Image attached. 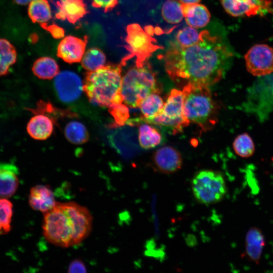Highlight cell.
<instances>
[{
  "label": "cell",
  "mask_w": 273,
  "mask_h": 273,
  "mask_svg": "<svg viewBox=\"0 0 273 273\" xmlns=\"http://www.w3.org/2000/svg\"><path fill=\"white\" fill-rule=\"evenodd\" d=\"M191 186L195 199L203 205L220 202L227 192L223 175L221 172L212 170L197 172L192 178Z\"/></svg>",
  "instance_id": "obj_7"
},
{
  "label": "cell",
  "mask_w": 273,
  "mask_h": 273,
  "mask_svg": "<svg viewBox=\"0 0 273 273\" xmlns=\"http://www.w3.org/2000/svg\"><path fill=\"white\" fill-rule=\"evenodd\" d=\"M55 88L60 100L71 103L77 100L83 90V83L80 77L70 71L59 72L55 77Z\"/></svg>",
  "instance_id": "obj_10"
},
{
  "label": "cell",
  "mask_w": 273,
  "mask_h": 273,
  "mask_svg": "<svg viewBox=\"0 0 273 273\" xmlns=\"http://www.w3.org/2000/svg\"><path fill=\"white\" fill-rule=\"evenodd\" d=\"M18 170L10 163H0V199H7L17 191Z\"/></svg>",
  "instance_id": "obj_16"
},
{
  "label": "cell",
  "mask_w": 273,
  "mask_h": 273,
  "mask_svg": "<svg viewBox=\"0 0 273 273\" xmlns=\"http://www.w3.org/2000/svg\"><path fill=\"white\" fill-rule=\"evenodd\" d=\"M28 15L31 20L43 28L52 18L51 9L48 0H33L28 4Z\"/></svg>",
  "instance_id": "obj_20"
},
{
  "label": "cell",
  "mask_w": 273,
  "mask_h": 273,
  "mask_svg": "<svg viewBox=\"0 0 273 273\" xmlns=\"http://www.w3.org/2000/svg\"><path fill=\"white\" fill-rule=\"evenodd\" d=\"M225 11L233 17L254 16L271 13L269 0H220Z\"/></svg>",
  "instance_id": "obj_11"
},
{
  "label": "cell",
  "mask_w": 273,
  "mask_h": 273,
  "mask_svg": "<svg viewBox=\"0 0 273 273\" xmlns=\"http://www.w3.org/2000/svg\"><path fill=\"white\" fill-rule=\"evenodd\" d=\"M86 268L83 261L79 259L71 262L68 267V272H85Z\"/></svg>",
  "instance_id": "obj_32"
},
{
  "label": "cell",
  "mask_w": 273,
  "mask_h": 273,
  "mask_svg": "<svg viewBox=\"0 0 273 273\" xmlns=\"http://www.w3.org/2000/svg\"><path fill=\"white\" fill-rule=\"evenodd\" d=\"M184 113L189 122L198 125L203 130L216 123L217 106L208 86L188 84L183 87Z\"/></svg>",
  "instance_id": "obj_4"
},
{
  "label": "cell",
  "mask_w": 273,
  "mask_h": 273,
  "mask_svg": "<svg viewBox=\"0 0 273 273\" xmlns=\"http://www.w3.org/2000/svg\"><path fill=\"white\" fill-rule=\"evenodd\" d=\"M160 91L155 74L148 61L135 64L122 77L121 94L123 103L129 107H139L149 95Z\"/></svg>",
  "instance_id": "obj_5"
},
{
  "label": "cell",
  "mask_w": 273,
  "mask_h": 273,
  "mask_svg": "<svg viewBox=\"0 0 273 273\" xmlns=\"http://www.w3.org/2000/svg\"><path fill=\"white\" fill-rule=\"evenodd\" d=\"M265 244V238L261 230L256 227L250 228L245 237V252L249 258L258 264Z\"/></svg>",
  "instance_id": "obj_18"
},
{
  "label": "cell",
  "mask_w": 273,
  "mask_h": 273,
  "mask_svg": "<svg viewBox=\"0 0 273 273\" xmlns=\"http://www.w3.org/2000/svg\"><path fill=\"white\" fill-rule=\"evenodd\" d=\"M184 102L183 91L173 89L164 102L161 112L146 122L164 127L173 134L181 131L190 123L184 113Z\"/></svg>",
  "instance_id": "obj_8"
},
{
  "label": "cell",
  "mask_w": 273,
  "mask_h": 273,
  "mask_svg": "<svg viewBox=\"0 0 273 273\" xmlns=\"http://www.w3.org/2000/svg\"><path fill=\"white\" fill-rule=\"evenodd\" d=\"M57 19L67 20L75 23L87 13L86 6L83 0H60L57 2Z\"/></svg>",
  "instance_id": "obj_17"
},
{
  "label": "cell",
  "mask_w": 273,
  "mask_h": 273,
  "mask_svg": "<svg viewBox=\"0 0 273 273\" xmlns=\"http://www.w3.org/2000/svg\"><path fill=\"white\" fill-rule=\"evenodd\" d=\"M86 43V36L82 39L72 35L67 36L58 45L57 56L70 64L79 62L85 52Z\"/></svg>",
  "instance_id": "obj_13"
},
{
  "label": "cell",
  "mask_w": 273,
  "mask_h": 273,
  "mask_svg": "<svg viewBox=\"0 0 273 273\" xmlns=\"http://www.w3.org/2000/svg\"><path fill=\"white\" fill-rule=\"evenodd\" d=\"M17 54L15 47L7 39L0 38V76H6L16 62Z\"/></svg>",
  "instance_id": "obj_23"
},
{
  "label": "cell",
  "mask_w": 273,
  "mask_h": 273,
  "mask_svg": "<svg viewBox=\"0 0 273 273\" xmlns=\"http://www.w3.org/2000/svg\"><path fill=\"white\" fill-rule=\"evenodd\" d=\"M57 203L54 194L48 186L39 185L31 189L29 204L32 209L44 213L52 209Z\"/></svg>",
  "instance_id": "obj_14"
},
{
  "label": "cell",
  "mask_w": 273,
  "mask_h": 273,
  "mask_svg": "<svg viewBox=\"0 0 273 273\" xmlns=\"http://www.w3.org/2000/svg\"><path fill=\"white\" fill-rule=\"evenodd\" d=\"M92 6L100 8L106 13L111 11L118 3V0H91Z\"/></svg>",
  "instance_id": "obj_31"
},
{
  "label": "cell",
  "mask_w": 273,
  "mask_h": 273,
  "mask_svg": "<svg viewBox=\"0 0 273 273\" xmlns=\"http://www.w3.org/2000/svg\"><path fill=\"white\" fill-rule=\"evenodd\" d=\"M145 122L139 126L138 139L141 147L145 149H149L161 143L162 135L157 129L150 123Z\"/></svg>",
  "instance_id": "obj_24"
},
{
  "label": "cell",
  "mask_w": 273,
  "mask_h": 273,
  "mask_svg": "<svg viewBox=\"0 0 273 273\" xmlns=\"http://www.w3.org/2000/svg\"><path fill=\"white\" fill-rule=\"evenodd\" d=\"M106 61V56L101 50L92 48L84 52L80 62L84 69L94 71L104 66Z\"/></svg>",
  "instance_id": "obj_25"
},
{
  "label": "cell",
  "mask_w": 273,
  "mask_h": 273,
  "mask_svg": "<svg viewBox=\"0 0 273 273\" xmlns=\"http://www.w3.org/2000/svg\"><path fill=\"white\" fill-rule=\"evenodd\" d=\"M68 141L74 144H82L88 140L89 134L85 125L78 121L68 123L64 130Z\"/></svg>",
  "instance_id": "obj_26"
},
{
  "label": "cell",
  "mask_w": 273,
  "mask_h": 273,
  "mask_svg": "<svg viewBox=\"0 0 273 273\" xmlns=\"http://www.w3.org/2000/svg\"><path fill=\"white\" fill-rule=\"evenodd\" d=\"M233 147L235 153L244 158L251 157L255 151L253 140L246 132L240 134L235 138L233 143Z\"/></svg>",
  "instance_id": "obj_27"
},
{
  "label": "cell",
  "mask_w": 273,
  "mask_h": 273,
  "mask_svg": "<svg viewBox=\"0 0 273 273\" xmlns=\"http://www.w3.org/2000/svg\"><path fill=\"white\" fill-rule=\"evenodd\" d=\"M181 6V4L178 0H166L161 9L163 19L172 24L180 23L184 17Z\"/></svg>",
  "instance_id": "obj_28"
},
{
  "label": "cell",
  "mask_w": 273,
  "mask_h": 273,
  "mask_svg": "<svg viewBox=\"0 0 273 273\" xmlns=\"http://www.w3.org/2000/svg\"><path fill=\"white\" fill-rule=\"evenodd\" d=\"M182 4H198L201 0H178Z\"/></svg>",
  "instance_id": "obj_35"
},
{
  "label": "cell",
  "mask_w": 273,
  "mask_h": 273,
  "mask_svg": "<svg viewBox=\"0 0 273 273\" xmlns=\"http://www.w3.org/2000/svg\"><path fill=\"white\" fill-rule=\"evenodd\" d=\"M92 216L85 207L75 202H58L43 213V235L52 244L69 247L80 243L89 235Z\"/></svg>",
  "instance_id": "obj_2"
},
{
  "label": "cell",
  "mask_w": 273,
  "mask_h": 273,
  "mask_svg": "<svg viewBox=\"0 0 273 273\" xmlns=\"http://www.w3.org/2000/svg\"><path fill=\"white\" fill-rule=\"evenodd\" d=\"M126 31L125 48L129 54L121 61L123 65L134 57L136 58L135 64H143L156 50L163 49L156 44V40L152 36L154 29L152 26H147L144 30L139 24L132 23L127 26Z\"/></svg>",
  "instance_id": "obj_6"
},
{
  "label": "cell",
  "mask_w": 273,
  "mask_h": 273,
  "mask_svg": "<svg viewBox=\"0 0 273 273\" xmlns=\"http://www.w3.org/2000/svg\"><path fill=\"white\" fill-rule=\"evenodd\" d=\"M153 160L156 169L164 174L177 171L183 164V159L179 152L170 146L158 149L153 155Z\"/></svg>",
  "instance_id": "obj_12"
},
{
  "label": "cell",
  "mask_w": 273,
  "mask_h": 273,
  "mask_svg": "<svg viewBox=\"0 0 273 273\" xmlns=\"http://www.w3.org/2000/svg\"><path fill=\"white\" fill-rule=\"evenodd\" d=\"M33 74L42 79H51L59 72V67L52 58L42 57L37 59L32 67Z\"/></svg>",
  "instance_id": "obj_22"
},
{
  "label": "cell",
  "mask_w": 273,
  "mask_h": 273,
  "mask_svg": "<svg viewBox=\"0 0 273 273\" xmlns=\"http://www.w3.org/2000/svg\"><path fill=\"white\" fill-rule=\"evenodd\" d=\"M248 72L255 76L273 73V48L266 44L252 46L244 56Z\"/></svg>",
  "instance_id": "obj_9"
},
{
  "label": "cell",
  "mask_w": 273,
  "mask_h": 273,
  "mask_svg": "<svg viewBox=\"0 0 273 273\" xmlns=\"http://www.w3.org/2000/svg\"><path fill=\"white\" fill-rule=\"evenodd\" d=\"M183 16L188 26L202 28L209 22L211 15L206 6L198 4H184L181 6Z\"/></svg>",
  "instance_id": "obj_15"
},
{
  "label": "cell",
  "mask_w": 273,
  "mask_h": 273,
  "mask_svg": "<svg viewBox=\"0 0 273 273\" xmlns=\"http://www.w3.org/2000/svg\"><path fill=\"white\" fill-rule=\"evenodd\" d=\"M33 0H13L15 3L20 5H26Z\"/></svg>",
  "instance_id": "obj_34"
},
{
  "label": "cell",
  "mask_w": 273,
  "mask_h": 273,
  "mask_svg": "<svg viewBox=\"0 0 273 273\" xmlns=\"http://www.w3.org/2000/svg\"><path fill=\"white\" fill-rule=\"evenodd\" d=\"M44 29L49 31L55 38H61L64 36L63 29L55 24L50 26L47 25Z\"/></svg>",
  "instance_id": "obj_33"
},
{
  "label": "cell",
  "mask_w": 273,
  "mask_h": 273,
  "mask_svg": "<svg viewBox=\"0 0 273 273\" xmlns=\"http://www.w3.org/2000/svg\"><path fill=\"white\" fill-rule=\"evenodd\" d=\"M159 94L151 93L141 102L139 108L143 116L144 121L152 119L162 111L164 102Z\"/></svg>",
  "instance_id": "obj_21"
},
{
  "label": "cell",
  "mask_w": 273,
  "mask_h": 273,
  "mask_svg": "<svg viewBox=\"0 0 273 273\" xmlns=\"http://www.w3.org/2000/svg\"><path fill=\"white\" fill-rule=\"evenodd\" d=\"M12 214V203L7 199H0V234L10 231Z\"/></svg>",
  "instance_id": "obj_29"
},
{
  "label": "cell",
  "mask_w": 273,
  "mask_h": 273,
  "mask_svg": "<svg viewBox=\"0 0 273 273\" xmlns=\"http://www.w3.org/2000/svg\"><path fill=\"white\" fill-rule=\"evenodd\" d=\"M35 114L27 123V131L35 140H46L53 132V121L49 117L42 113Z\"/></svg>",
  "instance_id": "obj_19"
},
{
  "label": "cell",
  "mask_w": 273,
  "mask_h": 273,
  "mask_svg": "<svg viewBox=\"0 0 273 273\" xmlns=\"http://www.w3.org/2000/svg\"><path fill=\"white\" fill-rule=\"evenodd\" d=\"M121 62L105 65L100 68L88 71L83 83V90L92 103L103 107L115 108L121 105L122 77Z\"/></svg>",
  "instance_id": "obj_3"
},
{
  "label": "cell",
  "mask_w": 273,
  "mask_h": 273,
  "mask_svg": "<svg viewBox=\"0 0 273 273\" xmlns=\"http://www.w3.org/2000/svg\"><path fill=\"white\" fill-rule=\"evenodd\" d=\"M232 57L219 38L203 30L198 41L191 46L172 43L163 60L167 73L178 85L209 87L222 78Z\"/></svg>",
  "instance_id": "obj_1"
},
{
  "label": "cell",
  "mask_w": 273,
  "mask_h": 273,
  "mask_svg": "<svg viewBox=\"0 0 273 273\" xmlns=\"http://www.w3.org/2000/svg\"><path fill=\"white\" fill-rule=\"evenodd\" d=\"M196 28L187 26L180 29L176 35V42L181 47H188L195 44L199 39Z\"/></svg>",
  "instance_id": "obj_30"
}]
</instances>
